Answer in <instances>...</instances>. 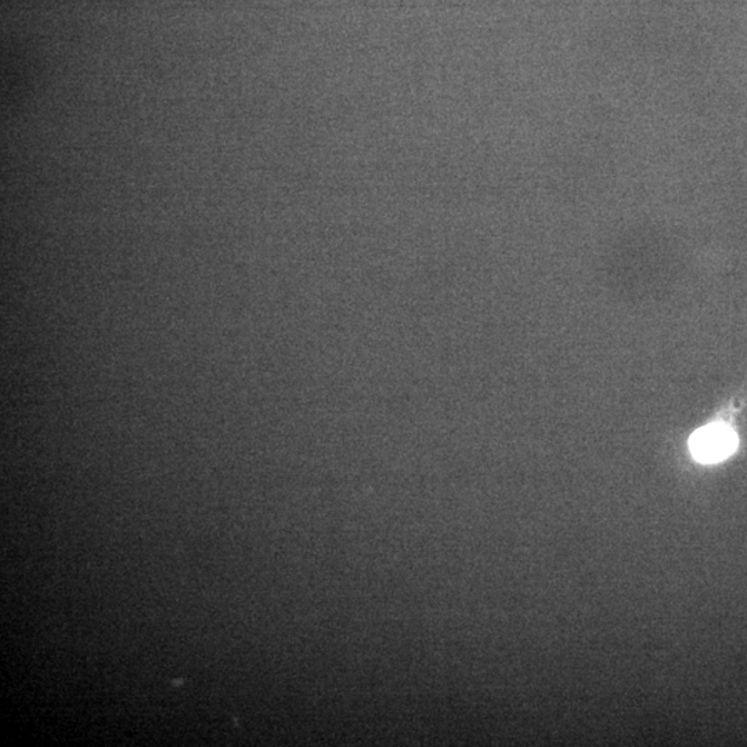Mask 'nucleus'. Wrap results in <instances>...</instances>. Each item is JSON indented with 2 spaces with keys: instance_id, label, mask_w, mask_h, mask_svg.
<instances>
[{
  "instance_id": "obj_1",
  "label": "nucleus",
  "mask_w": 747,
  "mask_h": 747,
  "mask_svg": "<svg viewBox=\"0 0 747 747\" xmlns=\"http://www.w3.org/2000/svg\"><path fill=\"white\" fill-rule=\"evenodd\" d=\"M738 448V436L731 427L723 424H711L700 427L689 439V449L700 463H720L731 455Z\"/></svg>"
}]
</instances>
